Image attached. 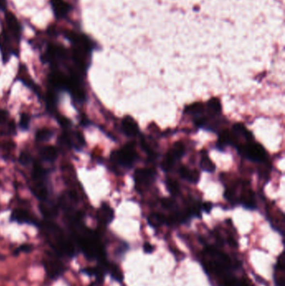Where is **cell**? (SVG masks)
I'll list each match as a JSON object with an SVG mask.
<instances>
[{"mask_svg":"<svg viewBox=\"0 0 285 286\" xmlns=\"http://www.w3.org/2000/svg\"><path fill=\"white\" fill-rule=\"evenodd\" d=\"M163 206L165 209H171L174 206V201L170 198H165L163 200Z\"/></svg>","mask_w":285,"mask_h":286,"instance_id":"cb8c5ba5","label":"cell"},{"mask_svg":"<svg viewBox=\"0 0 285 286\" xmlns=\"http://www.w3.org/2000/svg\"><path fill=\"white\" fill-rule=\"evenodd\" d=\"M121 126H122L123 133L129 137L135 136L139 133V126L136 121L132 117H125L122 120Z\"/></svg>","mask_w":285,"mask_h":286,"instance_id":"30bf717a","label":"cell"},{"mask_svg":"<svg viewBox=\"0 0 285 286\" xmlns=\"http://www.w3.org/2000/svg\"><path fill=\"white\" fill-rule=\"evenodd\" d=\"M3 258H4V256L0 253V260H3Z\"/></svg>","mask_w":285,"mask_h":286,"instance_id":"484cf974","label":"cell"},{"mask_svg":"<svg viewBox=\"0 0 285 286\" xmlns=\"http://www.w3.org/2000/svg\"><path fill=\"white\" fill-rule=\"evenodd\" d=\"M235 143V138L233 136L232 133H230L227 131H224L221 133L219 135V140H218V144L222 146H227V145Z\"/></svg>","mask_w":285,"mask_h":286,"instance_id":"d6986e66","label":"cell"},{"mask_svg":"<svg viewBox=\"0 0 285 286\" xmlns=\"http://www.w3.org/2000/svg\"><path fill=\"white\" fill-rule=\"evenodd\" d=\"M11 219L13 221L17 222L19 224H28V225H36L37 222L30 212L23 210H16L12 212Z\"/></svg>","mask_w":285,"mask_h":286,"instance_id":"ba28073f","label":"cell"},{"mask_svg":"<svg viewBox=\"0 0 285 286\" xmlns=\"http://www.w3.org/2000/svg\"><path fill=\"white\" fill-rule=\"evenodd\" d=\"M233 133L235 135H242L248 142H252V140H254L253 134L242 124H235L233 126Z\"/></svg>","mask_w":285,"mask_h":286,"instance_id":"2e32d148","label":"cell"},{"mask_svg":"<svg viewBox=\"0 0 285 286\" xmlns=\"http://www.w3.org/2000/svg\"><path fill=\"white\" fill-rule=\"evenodd\" d=\"M179 172L182 179L193 183H196L199 180V172L196 170H191L187 166H181Z\"/></svg>","mask_w":285,"mask_h":286,"instance_id":"7c38bea8","label":"cell"},{"mask_svg":"<svg viewBox=\"0 0 285 286\" xmlns=\"http://www.w3.org/2000/svg\"><path fill=\"white\" fill-rule=\"evenodd\" d=\"M165 185H166V188L168 189L169 192L171 193L172 195H177V194L180 193V188L177 181L172 179H168L165 181Z\"/></svg>","mask_w":285,"mask_h":286,"instance_id":"44dd1931","label":"cell"},{"mask_svg":"<svg viewBox=\"0 0 285 286\" xmlns=\"http://www.w3.org/2000/svg\"><path fill=\"white\" fill-rule=\"evenodd\" d=\"M281 259L277 262L273 270V281L276 286H284L285 284V259L284 255L280 256Z\"/></svg>","mask_w":285,"mask_h":286,"instance_id":"9c48e42d","label":"cell"},{"mask_svg":"<svg viewBox=\"0 0 285 286\" xmlns=\"http://www.w3.org/2000/svg\"><path fill=\"white\" fill-rule=\"evenodd\" d=\"M185 113L188 115H192L193 117H202V115L204 112V105L202 103H194L192 105H187L185 108Z\"/></svg>","mask_w":285,"mask_h":286,"instance_id":"9a60e30c","label":"cell"},{"mask_svg":"<svg viewBox=\"0 0 285 286\" xmlns=\"http://www.w3.org/2000/svg\"><path fill=\"white\" fill-rule=\"evenodd\" d=\"M52 6L56 16L63 17L69 12V5L62 0H53Z\"/></svg>","mask_w":285,"mask_h":286,"instance_id":"5bb4252c","label":"cell"},{"mask_svg":"<svg viewBox=\"0 0 285 286\" xmlns=\"http://www.w3.org/2000/svg\"><path fill=\"white\" fill-rule=\"evenodd\" d=\"M136 159L137 153L135 150V146L132 142L111 154V160L113 163L126 168H131Z\"/></svg>","mask_w":285,"mask_h":286,"instance_id":"3957f363","label":"cell"},{"mask_svg":"<svg viewBox=\"0 0 285 286\" xmlns=\"http://www.w3.org/2000/svg\"><path fill=\"white\" fill-rule=\"evenodd\" d=\"M156 178V172L153 169L136 170L134 175L135 184L139 189H144L149 187Z\"/></svg>","mask_w":285,"mask_h":286,"instance_id":"52a82bcc","label":"cell"},{"mask_svg":"<svg viewBox=\"0 0 285 286\" xmlns=\"http://www.w3.org/2000/svg\"><path fill=\"white\" fill-rule=\"evenodd\" d=\"M30 117L28 114H23L20 117V121H19V125L23 130H27L30 126Z\"/></svg>","mask_w":285,"mask_h":286,"instance_id":"7402d4cb","label":"cell"},{"mask_svg":"<svg viewBox=\"0 0 285 286\" xmlns=\"http://www.w3.org/2000/svg\"><path fill=\"white\" fill-rule=\"evenodd\" d=\"M208 111L211 116L219 114L222 110L220 101L218 98H211L208 102Z\"/></svg>","mask_w":285,"mask_h":286,"instance_id":"e0dca14e","label":"cell"},{"mask_svg":"<svg viewBox=\"0 0 285 286\" xmlns=\"http://www.w3.org/2000/svg\"><path fill=\"white\" fill-rule=\"evenodd\" d=\"M239 155L246 157L248 160L255 163H262L267 158V153L263 146L250 142L247 145H240L237 147Z\"/></svg>","mask_w":285,"mask_h":286,"instance_id":"277c9868","label":"cell"},{"mask_svg":"<svg viewBox=\"0 0 285 286\" xmlns=\"http://www.w3.org/2000/svg\"><path fill=\"white\" fill-rule=\"evenodd\" d=\"M57 156H58L57 150L52 146L45 147L40 150V157L46 162L52 163L57 158Z\"/></svg>","mask_w":285,"mask_h":286,"instance_id":"4fadbf2b","label":"cell"},{"mask_svg":"<svg viewBox=\"0 0 285 286\" xmlns=\"http://www.w3.org/2000/svg\"><path fill=\"white\" fill-rule=\"evenodd\" d=\"M200 166L203 171L208 172H213L216 169L214 163L211 162L208 155L202 156L201 162H200Z\"/></svg>","mask_w":285,"mask_h":286,"instance_id":"ac0fdd59","label":"cell"},{"mask_svg":"<svg viewBox=\"0 0 285 286\" xmlns=\"http://www.w3.org/2000/svg\"><path fill=\"white\" fill-rule=\"evenodd\" d=\"M143 249H144V252L146 254H150V253H152L154 251V246H152L149 243H145L144 245H143Z\"/></svg>","mask_w":285,"mask_h":286,"instance_id":"d4e9b609","label":"cell"},{"mask_svg":"<svg viewBox=\"0 0 285 286\" xmlns=\"http://www.w3.org/2000/svg\"><path fill=\"white\" fill-rule=\"evenodd\" d=\"M30 161L31 156L30 154L27 153V152L22 153L21 156H20V162L23 164H27V163H30Z\"/></svg>","mask_w":285,"mask_h":286,"instance_id":"603a6c76","label":"cell"},{"mask_svg":"<svg viewBox=\"0 0 285 286\" xmlns=\"http://www.w3.org/2000/svg\"><path fill=\"white\" fill-rule=\"evenodd\" d=\"M201 261L210 280L217 286H253L244 278L237 276L242 270L240 261L217 247L206 246L201 255Z\"/></svg>","mask_w":285,"mask_h":286,"instance_id":"6da1fadb","label":"cell"},{"mask_svg":"<svg viewBox=\"0 0 285 286\" xmlns=\"http://www.w3.org/2000/svg\"><path fill=\"white\" fill-rule=\"evenodd\" d=\"M46 240L59 256L72 258L75 254V243L58 225L48 219L41 225Z\"/></svg>","mask_w":285,"mask_h":286,"instance_id":"7a4b0ae2","label":"cell"},{"mask_svg":"<svg viewBox=\"0 0 285 286\" xmlns=\"http://www.w3.org/2000/svg\"><path fill=\"white\" fill-rule=\"evenodd\" d=\"M185 153V147L181 142H176L170 151L165 155V159L163 163V169L168 172L174 166L175 163L179 160Z\"/></svg>","mask_w":285,"mask_h":286,"instance_id":"8992f818","label":"cell"},{"mask_svg":"<svg viewBox=\"0 0 285 286\" xmlns=\"http://www.w3.org/2000/svg\"><path fill=\"white\" fill-rule=\"evenodd\" d=\"M58 255L54 253L46 252L43 257L44 267L46 273L51 279H56L64 273V265L58 257Z\"/></svg>","mask_w":285,"mask_h":286,"instance_id":"5b68a950","label":"cell"},{"mask_svg":"<svg viewBox=\"0 0 285 286\" xmlns=\"http://www.w3.org/2000/svg\"><path fill=\"white\" fill-rule=\"evenodd\" d=\"M98 220L102 225H108L114 219V212L112 209L107 204H103L97 213Z\"/></svg>","mask_w":285,"mask_h":286,"instance_id":"8fae6325","label":"cell"},{"mask_svg":"<svg viewBox=\"0 0 285 286\" xmlns=\"http://www.w3.org/2000/svg\"><path fill=\"white\" fill-rule=\"evenodd\" d=\"M52 136L53 133L50 130L42 129L37 132L35 138L38 142H47L50 140Z\"/></svg>","mask_w":285,"mask_h":286,"instance_id":"ffe728a7","label":"cell"}]
</instances>
